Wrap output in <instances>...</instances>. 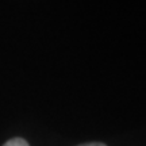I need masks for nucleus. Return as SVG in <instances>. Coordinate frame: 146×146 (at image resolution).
<instances>
[{
  "mask_svg": "<svg viewBox=\"0 0 146 146\" xmlns=\"http://www.w3.org/2000/svg\"><path fill=\"white\" fill-rule=\"evenodd\" d=\"M3 146H30V145L23 138H12V139H8Z\"/></svg>",
  "mask_w": 146,
  "mask_h": 146,
  "instance_id": "f257e3e1",
  "label": "nucleus"
},
{
  "mask_svg": "<svg viewBox=\"0 0 146 146\" xmlns=\"http://www.w3.org/2000/svg\"><path fill=\"white\" fill-rule=\"evenodd\" d=\"M78 146H107L106 143H102V142H88V143H81Z\"/></svg>",
  "mask_w": 146,
  "mask_h": 146,
  "instance_id": "f03ea898",
  "label": "nucleus"
}]
</instances>
